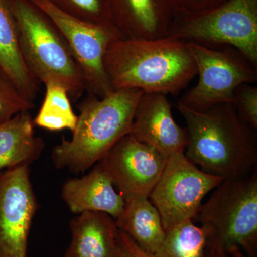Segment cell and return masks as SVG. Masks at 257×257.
<instances>
[{
	"instance_id": "6da1fadb",
	"label": "cell",
	"mask_w": 257,
	"mask_h": 257,
	"mask_svg": "<svg viewBox=\"0 0 257 257\" xmlns=\"http://www.w3.org/2000/svg\"><path fill=\"white\" fill-rule=\"evenodd\" d=\"M104 66L112 90L176 96L197 75L188 43L170 37L116 39L107 47Z\"/></svg>"
},
{
	"instance_id": "7a4b0ae2",
	"label": "cell",
	"mask_w": 257,
	"mask_h": 257,
	"mask_svg": "<svg viewBox=\"0 0 257 257\" xmlns=\"http://www.w3.org/2000/svg\"><path fill=\"white\" fill-rule=\"evenodd\" d=\"M177 109L187 124L184 154L199 168L224 180L243 178L256 170V130L239 117L232 104L196 111L178 101Z\"/></svg>"
},
{
	"instance_id": "3957f363",
	"label": "cell",
	"mask_w": 257,
	"mask_h": 257,
	"mask_svg": "<svg viewBox=\"0 0 257 257\" xmlns=\"http://www.w3.org/2000/svg\"><path fill=\"white\" fill-rule=\"evenodd\" d=\"M143 94L138 89L113 90L101 98L88 94L78 105L79 114L72 139L62 138L52 150L55 167L79 174L97 164L130 134Z\"/></svg>"
},
{
	"instance_id": "277c9868",
	"label": "cell",
	"mask_w": 257,
	"mask_h": 257,
	"mask_svg": "<svg viewBox=\"0 0 257 257\" xmlns=\"http://www.w3.org/2000/svg\"><path fill=\"white\" fill-rule=\"evenodd\" d=\"M193 220L207 236L206 257H257V172L225 179Z\"/></svg>"
},
{
	"instance_id": "5b68a950",
	"label": "cell",
	"mask_w": 257,
	"mask_h": 257,
	"mask_svg": "<svg viewBox=\"0 0 257 257\" xmlns=\"http://www.w3.org/2000/svg\"><path fill=\"white\" fill-rule=\"evenodd\" d=\"M24 62L39 82L56 81L75 102L86 91L80 68L52 20L30 0H10Z\"/></svg>"
},
{
	"instance_id": "8992f818",
	"label": "cell",
	"mask_w": 257,
	"mask_h": 257,
	"mask_svg": "<svg viewBox=\"0 0 257 257\" xmlns=\"http://www.w3.org/2000/svg\"><path fill=\"white\" fill-rule=\"evenodd\" d=\"M185 42L229 45L257 67V0H226L192 17H177L167 36Z\"/></svg>"
},
{
	"instance_id": "52a82bcc",
	"label": "cell",
	"mask_w": 257,
	"mask_h": 257,
	"mask_svg": "<svg viewBox=\"0 0 257 257\" xmlns=\"http://www.w3.org/2000/svg\"><path fill=\"white\" fill-rule=\"evenodd\" d=\"M187 43L199 75L196 86L179 101L189 109L204 111L217 104H232L236 88L256 82L257 67L234 47Z\"/></svg>"
},
{
	"instance_id": "ba28073f",
	"label": "cell",
	"mask_w": 257,
	"mask_h": 257,
	"mask_svg": "<svg viewBox=\"0 0 257 257\" xmlns=\"http://www.w3.org/2000/svg\"><path fill=\"white\" fill-rule=\"evenodd\" d=\"M223 181L201 170L184 152L169 157L149 197L160 213L165 231L187 219L193 220L204 197Z\"/></svg>"
},
{
	"instance_id": "9c48e42d",
	"label": "cell",
	"mask_w": 257,
	"mask_h": 257,
	"mask_svg": "<svg viewBox=\"0 0 257 257\" xmlns=\"http://www.w3.org/2000/svg\"><path fill=\"white\" fill-rule=\"evenodd\" d=\"M52 20L82 71L88 94L101 98L112 92L104 66L111 42L124 38L114 28L101 26L66 14L48 0H30Z\"/></svg>"
},
{
	"instance_id": "30bf717a",
	"label": "cell",
	"mask_w": 257,
	"mask_h": 257,
	"mask_svg": "<svg viewBox=\"0 0 257 257\" xmlns=\"http://www.w3.org/2000/svg\"><path fill=\"white\" fill-rule=\"evenodd\" d=\"M37 209L30 165L4 171L0 175V257H27Z\"/></svg>"
},
{
	"instance_id": "8fae6325",
	"label": "cell",
	"mask_w": 257,
	"mask_h": 257,
	"mask_svg": "<svg viewBox=\"0 0 257 257\" xmlns=\"http://www.w3.org/2000/svg\"><path fill=\"white\" fill-rule=\"evenodd\" d=\"M167 159L128 134L99 162L123 197H149L163 172Z\"/></svg>"
},
{
	"instance_id": "7c38bea8",
	"label": "cell",
	"mask_w": 257,
	"mask_h": 257,
	"mask_svg": "<svg viewBox=\"0 0 257 257\" xmlns=\"http://www.w3.org/2000/svg\"><path fill=\"white\" fill-rule=\"evenodd\" d=\"M130 135L166 158L184 152L189 143L187 130L176 122L167 95L161 93L143 92L140 96Z\"/></svg>"
},
{
	"instance_id": "4fadbf2b",
	"label": "cell",
	"mask_w": 257,
	"mask_h": 257,
	"mask_svg": "<svg viewBox=\"0 0 257 257\" xmlns=\"http://www.w3.org/2000/svg\"><path fill=\"white\" fill-rule=\"evenodd\" d=\"M115 28L126 39L167 36L177 16L175 0H109Z\"/></svg>"
},
{
	"instance_id": "5bb4252c",
	"label": "cell",
	"mask_w": 257,
	"mask_h": 257,
	"mask_svg": "<svg viewBox=\"0 0 257 257\" xmlns=\"http://www.w3.org/2000/svg\"><path fill=\"white\" fill-rule=\"evenodd\" d=\"M62 198L69 211L77 215L86 211H100L116 219L124 207V197L116 192L99 162L82 178L66 181Z\"/></svg>"
},
{
	"instance_id": "9a60e30c",
	"label": "cell",
	"mask_w": 257,
	"mask_h": 257,
	"mask_svg": "<svg viewBox=\"0 0 257 257\" xmlns=\"http://www.w3.org/2000/svg\"><path fill=\"white\" fill-rule=\"evenodd\" d=\"M72 241L64 257H122L115 219L100 211H86L70 221Z\"/></svg>"
},
{
	"instance_id": "2e32d148",
	"label": "cell",
	"mask_w": 257,
	"mask_h": 257,
	"mask_svg": "<svg viewBox=\"0 0 257 257\" xmlns=\"http://www.w3.org/2000/svg\"><path fill=\"white\" fill-rule=\"evenodd\" d=\"M0 70L25 99L34 102L40 90V82L24 62L10 0H0Z\"/></svg>"
},
{
	"instance_id": "e0dca14e",
	"label": "cell",
	"mask_w": 257,
	"mask_h": 257,
	"mask_svg": "<svg viewBox=\"0 0 257 257\" xmlns=\"http://www.w3.org/2000/svg\"><path fill=\"white\" fill-rule=\"evenodd\" d=\"M124 199L122 212L115 219L118 229L128 235L145 252L155 254L165 236L160 213L146 196H130Z\"/></svg>"
},
{
	"instance_id": "ac0fdd59",
	"label": "cell",
	"mask_w": 257,
	"mask_h": 257,
	"mask_svg": "<svg viewBox=\"0 0 257 257\" xmlns=\"http://www.w3.org/2000/svg\"><path fill=\"white\" fill-rule=\"evenodd\" d=\"M33 119L23 111L0 125V175L4 171L37 160L43 151V140L35 136Z\"/></svg>"
},
{
	"instance_id": "d6986e66",
	"label": "cell",
	"mask_w": 257,
	"mask_h": 257,
	"mask_svg": "<svg viewBox=\"0 0 257 257\" xmlns=\"http://www.w3.org/2000/svg\"><path fill=\"white\" fill-rule=\"evenodd\" d=\"M46 89L45 99L36 117L35 126L51 132L69 130L73 132L77 116L72 109L67 89L56 81L44 83Z\"/></svg>"
},
{
	"instance_id": "ffe728a7",
	"label": "cell",
	"mask_w": 257,
	"mask_h": 257,
	"mask_svg": "<svg viewBox=\"0 0 257 257\" xmlns=\"http://www.w3.org/2000/svg\"><path fill=\"white\" fill-rule=\"evenodd\" d=\"M207 236L202 226L187 219L166 230L155 257H206Z\"/></svg>"
},
{
	"instance_id": "44dd1931",
	"label": "cell",
	"mask_w": 257,
	"mask_h": 257,
	"mask_svg": "<svg viewBox=\"0 0 257 257\" xmlns=\"http://www.w3.org/2000/svg\"><path fill=\"white\" fill-rule=\"evenodd\" d=\"M66 14L88 23L115 28L109 0H48ZM117 30V29H116Z\"/></svg>"
},
{
	"instance_id": "7402d4cb",
	"label": "cell",
	"mask_w": 257,
	"mask_h": 257,
	"mask_svg": "<svg viewBox=\"0 0 257 257\" xmlns=\"http://www.w3.org/2000/svg\"><path fill=\"white\" fill-rule=\"evenodd\" d=\"M35 106L20 92L10 79L0 71V125L4 124L23 111Z\"/></svg>"
},
{
	"instance_id": "603a6c76",
	"label": "cell",
	"mask_w": 257,
	"mask_h": 257,
	"mask_svg": "<svg viewBox=\"0 0 257 257\" xmlns=\"http://www.w3.org/2000/svg\"><path fill=\"white\" fill-rule=\"evenodd\" d=\"M232 105L243 121L257 130V86L244 83L234 92Z\"/></svg>"
},
{
	"instance_id": "cb8c5ba5",
	"label": "cell",
	"mask_w": 257,
	"mask_h": 257,
	"mask_svg": "<svg viewBox=\"0 0 257 257\" xmlns=\"http://www.w3.org/2000/svg\"><path fill=\"white\" fill-rule=\"evenodd\" d=\"M226 0H175L177 17H192L204 14L217 8Z\"/></svg>"
},
{
	"instance_id": "d4e9b609",
	"label": "cell",
	"mask_w": 257,
	"mask_h": 257,
	"mask_svg": "<svg viewBox=\"0 0 257 257\" xmlns=\"http://www.w3.org/2000/svg\"><path fill=\"white\" fill-rule=\"evenodd\" d=\"M119 241L122 257H155L143 251L128 235L121 231H119Z\"/></svg>"
},
{
	"instance_id": "484cf974",
	"label": "cell",
	"mask_w": 257,
	"mask_h": 257,
	"mask_svg": "<svg viewBox=\"0 0 257 257\" xmlns=\"http://www.w3.org/2000/svg\"><path fill=\"white\" fill-rule=\"evenodd\" d=\"M0 71H1V70H0Z\"/></svg>"
}]
</instances>
